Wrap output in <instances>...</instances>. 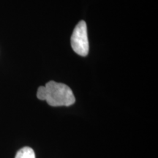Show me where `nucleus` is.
Segmentation results:
<instances>
[{
  "mask_svg": "<svg viewBox=\"0 0 158 158\" xmlns=\"http://www.w3.org/2000/svg\"><path fill=\"white\" fill-rule=\"evenodd\" d=\"M71 46L77 54L81 56H87L89 45L87 35V27L85 21H81L75 27L71 37Z\"/></svg>",
  "mask_w": 158,
  "mask_h": 158,
  "instance_id": "f03ea898",
  "label": "nucleus"
},
{
  "mask_svg": "<svg viewBox=\"0 0 158 158\" xmlns=\"http://www.w3.org/2000/svg\"><path fill=\"white\" fill-rule=\"evenodd\" d=\"M37 98L40 100H45L53 107L70 106L76 102L73 92L68 86L54 81H48L45 86H40Z\"/></svg>",
  "mask_w": 158,
  "mask_h": 158,
  "instance_id": "f257e3e1",
  "label": "nucleus"
},
{
  "mask_svg": "<svg viewBox=\"0 0 158 158\" xmlns=\"http://www.w3.org/2000/svg\"><path fill=\"white\" fill-rule=\"evenodd\" d=\"M15 158H36L35 153L31 148L25 147L18 152Z\"/></svg>",
  "mask_w": 158,
  "mask_h": 158,
  "instance_id": "7ed1b4c3",
  "label": "nucleus"
}]
</instances>
